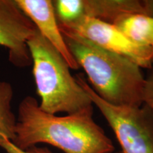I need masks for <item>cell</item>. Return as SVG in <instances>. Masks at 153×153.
Segmentation results:
<instances>
[{
  "mask_svg": "<svg viewBox=\"0 0 153 153\" xmlns=\"http://www.w3.org/2000/svg\"><path fill=\"white\" fill-rule=\"evenodd\" d=\"M21 150L45 143L65 153H114V146L93 118V111L64 116L42 111L33 97L21 101L12 142Z\"/></svg>",
  "mask_w": 153,
  "mask_h": 153,
  "instance_id": "obj_1",
  "label": "cell"
},
{
  "mask_svg": "<svg viewBox=\"0 0 153 153\" xmlns=\"http://www.w3.org/2000/svg\"><path fill=\"white\" fill-rule=\"evenodd\" d=\"M70 53L103 100L115 106H141L145 76L137 65L85 38L62 33Z\"/></svg>",
  "mask_w": 153,
  "mask_h": 153,
  "instance_id": "obj_2",
  "label": "cell"
},
{
  "mask_svg": "<svg viewBox=\"0 0 153 153\" xmlns=\"http://www.w3.org/2000/svg\"><path fill=\"white\" fill-rule=\"evenodd\" d=\"M27 46L42 111L54 115L93 111L91 99L72 75L68 62L38 30Z\"/></svg>",
  "mask_w": 153,
  "mask_h": 153,
  "instance_id": "obj_3",
  "label": "cell"
},
{
  "mask_svg": "<svg viewBox=\"0 0 153 153\" xmlns=\"http://www.w3.org/2000/svg\"><path fill=\"white\" fill-rule=\"evenodd\" d=\"M76 79L103 115L119 143L122 153H153V118L145 105L122 106L101 99L82 74Z\"/></svg>",
  "mask_w": 153,
  "mask_h": 153,
  "instance_id": "obj_4",
  "label": "cell"
},
{
  "mask_svg": "<svg viewBox=\"0 0 153 153\" xmlns=\"http://www.w3.org/2000/svg\"><path fill=\"white\" fill-rule=\"evenodd\" d=\"M59 27L62 33L85 38L101 48L126 57L140 68L153 67L152 47L133 43L113 24L85 16L70 26L59 24Z\"/></svg>",
  "mask_w": 153,
  "mask_h": 153,
  "instance_id": "obj_5",
  "label": "cell"
},
{
  "mask_svg": "<svg viewBox=\"0 0 153 153\" xmlns=\"http://www.w3.org/2000/svg\"><path fill=\"white\" fill-rule=\"evenodd\" d=\"M37 28L15 0H0V45L9 50V60L18 68L32 64L27 42Z\"/></svg>",
  "mask_w": 153,
  "mask_h": 153,
  "instance_id": "obj_6",
  "label": "cell"
},
{
  "mask_svg": "<svg viewBox=\"0 0 153 153\" xmlns=\"http://www.w3.org/2000/svg\"><path fill=\"white\" fill-rule=\"evenodd\" d=\"M15 1L22 12L35 25L41 36L62 55L70 69L78 70L79 67L70 53L59 27L53 1L15 0Z\"/></svg>",
  "mask_w": 153,
  "mask_h": 153,
  "instance_id": "obj_7",
  "label": "cell"
},
{
  "mask_svg": "<svg viewBox=\"0 0 153 153\" xmlns=\"http://www.w3.org/2000/svg\"><path fill=\"white\" fill-rule=\"evenodd\" d=\"M85 17L114 24L121 16L131 13L145 14L139 0H83Z\"/></svg>",
  "mask_w": 153,
  "mask_h": 153,
  "instance_id": "obj_8",
  "label": "cell"
},
{
  "mask_svg": "<svg viewBox=\"0 0 153 153\" xmlns=\"http://www.w3.org/2000/svg\"><path fill=\"white\" fill-rule=\"evenodd\" d=\"M113 25L133 43L151 47L153 17L143 13H131L121 16Z\"/></svg>",
  "mask_w": 153,
  "mask_h": 153,
  "instance_id": "obj_9",
  "label": "cell"
},
{
  "mask_svg": "<svg viewBox=\"0 0 153 153\" xmlns=\"http://www.w3.org/2000/svg\"><path fill=\"white\" fill-rule=\"evenodd\" d=\"M14 91L10 83L0 81V140L13 142L15 138L16 117L11 108Z\"/></svg>",
  "mask_w": 153,
  "mask_h": 153,
  "instance_id": "obj_10",
  "label": "cell"
},
{
  "mask_svg": "<svg viewBox=\"0 0 153 153\" xmlns=\"http://www.w3.org/2000/svg\"><path fill=\"white\" fill-rule=\"evenodd\" d=\"M59 24L70 26L85 17L83 0L53 1Z\"/></svg>",
  "mask_w": 153,
  "mask_h": 153,
  "instance_id": "obj_11",
  "label": "cell"
},
{
  "mask_svg": "<svg viewBox=\"0 0 153 153\" xmlns=\"http://www.w3.org/2000/svg\"><path fill=\"white\" fill-rule=\"evenodd\" d=\"M143 104L150 111L153 118V67L148 75L145 76L143 94Z\"/></svg>",
  "mask_w": 153,
  "mask_h": 153,
  "instance_id": "obj_12",
  "label": "cell"
},
{
  "mask_svg": "<svg viewBox=\"0 0 153 153\" xmlns=\"http://www.w3.org/2000/svg\"><path fill=\"white\" fill-rule=\"evenodd\" d=\"M0 147L2 148L7 153H53L47 148L33 146L26 150H21L15 146L11 141L7 139L0 140Z\"/></svg>",
  "mask_w": 153,
  "mask_h": 153,
  "instance_id": "obj_13",
  "label": "cell"
},
{
  "mask_svg": "<svg viewBox=\"0 0 153 153\" xmlns=\"http://www.w3.org/2000/svg\"><path fill=\"white\" fill-rule=\"evenodd\" d=\"M142 4L145 14L153 17V0H143Z\"/></svg>",
  "mask_w": 153,
  "mask_h": 153,
  "instance_id": "obj_14",
  "label": "cell"
},
{
  "mask_svg": "<svg viewBox=\"0 0 153 153\" xmlns=\"http://www.w3.org/2000/svg\"><path fill=\"white\" fill-rule=\"evenodd\" d=\"M151 47H152V48L153 50V39H152V43H151ZM152 63H153V59H152Z\"/></svg>",
  "mask_w": 153,
  "mask_h": 153,
  "instance_id": "obj_15",
  "label": "cell"
},
{
  "mask_svg": "<svg viewBox=\"0 0 153 153\" xmlns=\"http://www.w3.org/2000/svg\"><path fill=\"white\" fill-rule=\"evenodd\" d=\"M114 153H122L120 151H119V152H114Z\"/></svg>",
  "mask_w": 153,
  "mask_h": 153,
  "instance_id": "obj_16",
  "label": "cell"
}]
</instances>
